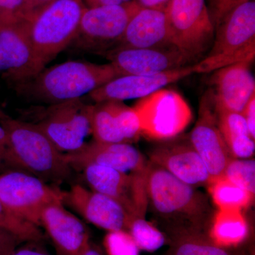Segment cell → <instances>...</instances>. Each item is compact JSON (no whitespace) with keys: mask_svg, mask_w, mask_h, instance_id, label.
Here are the masks:
<instances>
[{"mask_svg":"<svg viewBox=\"0 0 255 255\" xmlns=\"http://www.w3.org/2000/svg\"><path fill=\"white\" fill-rule=\"evenodd\" d=\"M148 207L177 236L201 233L214 214L205 194L150 162L146 174Z\"/></svg>","mask_w":255,"mask_h":255,"instance_id":"1","label":"cell"},{"mask_svg":"<svg viewBox=\"0 0 255 255\" xmlns=\"http://www.w3.org/2000/svg\"><path fill=\"white\" fill-rule=\"evenodd\" d=\"M120 76L122 75L110 63L70 60L44 68L34 78L15 87L23 97L55 105L80 100Z\"/></svg>","mask_w":255,"mask_h":255,"instance_id":"2","label":"cell"},{"mask_svg":"<svg viewBox=\"0 0 255 255\" xmlns=\"http://www.w3.org/2000/svg\"><path fill=\"white\" fill-rule=\"evenodd\" d=\"M0 124L7 134V166L40 178L60 182L71 173L60 152L36 124L11 118L0 112Z\"/></svg>","mask_w":255,"mask_h":255,"instance_id":"3","label":"cell"},{"mask_svg":"<svg viewBox=\"0 0 255 255\" xmlns=\"http://www.w3.org/2000/svg\"><path fill=\"white\" fill-rule=\"evenodd\" d=\"M255 58V1L250 0L233 9L216 28L211 50L194 65L196 73H211Z\"/></svg>","mask_w":255,"mask_h":255,"instance_id":"4","label":"cell"},{"mask_svg":"<svg viewBox=\"0 0 255 255\" xmlns=\"http://www.w3.org/2000/svg\"><path fill=\"white\" fill-rule=\"evenodd\" d=\"M85 7L84 0H55L26 22L28 38L45 66L73 43Z\"/></svg>","mask_w":255,"mask_h":255,"instance_id":"5","label":"cell"},{"mask_svg":"<svg viewBox=\"0 0 255 255\" xmlns=\"http://www.w3.org/2000/svg\"><path fill=\"white\" fill-rule=\"evenodd\" d=\"M165 13L172 44L193 64L204 59L215 36L206 0H170Z\"/></svg>","mask_w":255,"mask_h":255,"instance_id":"6","label":"cell"},{"mask_svg":"<svg viewBox=\"0 0 255 255\" xmlns=\"http://www.w3.org/2000/svg\"><path fill=\"white\" fill-rule=\"evenodd\" d=\"M140 122V135L164 141L182 133L193 119L187 101L177 92L162 88L132 106Z\"/></svg>","mask_w":255,"mask_h":255,"instance_id":"7","label":"cell"},{"mask_svg":"<svg viewBox=\"0 0 255 255\" xmlns=\"http://www.w3.org/2000/svg\"><path fill=\"white\" fill-rule=\"evenodd\" d=\"M64 191L48 185L36 176L19 170L0 174V201L18 219L41 226L43 210L63 203Z\"/></svg>","mask_w":255,"mask_h":255,"instance_id":"8","label":"cell"},{"mask_svg":"<svg viewBox=\"0 0 255 255\" xmlns=\"http://www.w3.org/2000/svg\"><path fill=\"white\" fill-rule=\"evenodd\" d=\"M140 9L134 1L120 5L86 6L73 43L85 50L107 53L118 45L129 21Z\"/></svg>","mask_w":255,"mask_h":255,"instance_id":"9","label":"cell"},{"mask_svg":"<svg viewBox=\"0 0 255 255\" xmlns=\"http://www.w3.org/2000/svg\"><path fill=\"white\" fill-rule=\"evenodd\" d=\"M93 105L75 100L50 105L35 124L61 152H75L86 143L92 134Z\"/></svg>","mask_w":255,"mask_h":255,"instance_id":"10","label":"cell"},{"mask_svg":"<svg viewBox=\"0 0 255 255\" xmlns=\"http://www.w3.org/2000/svg\"><path fill=\"white\" fill-rule=\"evenodd\" d=\"M80 170L92 190L117 201L132 217L145 218L148 209L147 172L128 174L95 164H87Z\"/></svg>","mask_w":255,"mask_h":255,"instance_id":"11","label":"cell"},{"mask_svg":"<svg viewBox=\"0 0 255 255\" xmlns=\"http://www.w3.org/2000/svg\"><path fill=\"white\" fill-rule=\"evenodd\" d=\"M26 22L0 25V75L15 86L34 78L46 67L33 49Z\"/></svg>","mask_w":255,"mask_h":255,"instance_id":"12","label":"cell"},{"mask_svg":"<svg viewBox=\"0 0 255 255\" xmlns=\"http://www.w3.org/2000/svg\"><path fill=\"white\" fill-rule=\"evenodd\" d=\"M189 138L213 180L223 177L233 157L220 131L209 90L201 98L197 121Z\"/></svg>","mask_w":255,"mask_h":255,"instance_id":"13","label":"cell"},{"mask_svg":"<svg viewBox=\"0 0 255 255\" xmlns=\"http://www.w3.org/2000/svg\"><path fill=\"white\" fill-rule=\"evenodd\" d=\"M177 137L156 145L149 161L191 187L209 185L212 178L189 137Z\"/></svg>","mask_w":255,"mask_h":255,"instance_id":"14","label":"cell"},{"mask_svg":"<svg viewBox=\"0 0 255 255\" xmlns=\"http://www.w3.org/2000/svg\"><path fill=\"white\" fill-rule=\"evenodd\" d=\"M122 75H155L193 65L175 46L115 48L105 53Z\"/></svg>","mask_w":255,"mask_h":255,"instance_id":"15","label":"cell"},{"mask_svg":"<svg viewBox=\"0 0 255 255\" xmlns=\"http://www.w3.org/2000/svg\"><path fill=\"white\" fill-rule=\"evenodd\" d=\"M71 168L81 169L87 164L107 166L128 174L146 173L149 165L140 151L129 143L86 142L75 152L65 154Z\"/></svg>","mask_w":255,"mask_h":255,"instance_id":"16","label":"cell"},{"mask_svg":"<svg viewBox=\"0 0 255 255\" xmlns=\"http://www.w3.org/2000/svg\"><path fill=\"white\" fill-rule=\"evenodd\" d=\"M66 203L88 222L110 231H128L134 217L117 201L93 190L76 184L64 191Z\"/></svg>","mask_w":255,"mask_h":255,"instance_id":"17","label":"cell"},{"mask_svg":"<svg viewBox=\"0 0 255 255\" xmlns=\"http://www.w3.org/2000/svg\"><path fill=\"white\" fill-rule=\"evenodd\" d=\"M193 74H197L194 64L155 75H122L107 82L89 96L96 103L141 99Z\"/></svg>","mask_w":255,"mask_h":255,"instance_id":"18","label":"cell"},{"mask_svg":"<svg viewBox=\"0 0 255 255\" xmlns=\"http://www.w3.org/2000/svg\"><path fill=\"white\" fill-rule=\"evenodd\" d=\"M253 62H239L211 73L209 92L215 105L241 114L255 95V80L251 71Z\"/></svg>","mask_w":255,"mask_h":255,"instance_id":"19","label":"cell"},{"mask_svg":"<svg viewBox=\"0 0 255 255\" xmlns=\"http://www.w3.org/2000/svg\"><path fill=\"white\" fill-rule=\"evenodd\" d=\"M41 226L51 238L60 255H80L90 245L85 225L64 208L63 202L53 203L43 210Z\"/></svg>","mask_w":255,"mask_h":255,"instance_id":"20","label":"cell"},{"mask_svg":"<svg viewBox=\"0 0 255 255\" xmlns=\"http://www.w3.org/2000/svg\"><path fill=\"white\" fill-rule=\"evenodd\" d=\"M170 46L173 45L169 38L165 10L140 8L129 21L123 36L113 49Z\"/></svg>","mask_w":255,"mask_h":255,"instance_id":"21","label":"cell"},{"mask_svg":"<svg viewBox=\"0 0 255 255\" xmlns=\"http://www.w3.org/2000/svg\"><path fill=\"white\" fill-rule=\"evenodd\" d=\"M213 105L220 131L231 156L236 159L252 158L255 154V140L250 134L244 117L241 113L225 110L214 102Z\"/></svg>","mask_w":255,"mask_h":255,"instance_id":"22","label":"cell"},{"mask_svg":"<svg viewBox=\"0 0 255 255\" xmlns=\"http://www.w3.org/2000/svg\"><path fill=\"white\" fill-rule=\"evenodd\" d=\"M210 227L213 243L219 247L236 246L248 233V223L241 210L218 209Z\"/></svg>","mask_w":255,"mask_h":255,"instance_id":"23","label":"cell"},{"mask_svg":"<svg viewBox=\"0 0 255 255\" xmlns=\"http://www.w3.org/2000/svg\"><path fill=\"white\" fill-rule=\"evenodd\" d=\"M210 195L218 209L241 210L253 204L255 195L230 182L223 176L207 186Z\"/></svg>","mask_w":255,"mask_h":255,"instance_id":"24","label":"cell"},{"mask_svg":"<svg viewBox=\"0 0 255 255\" xmlns=\"http://www.w3.org/2000/svg\"><path fill=\"white\" fill-rule=\"evenodd\" d=\"M91 126L94 140L105 143H127L119 130L112 101L93 105Z\"/></svg>","mask_w":255,"mask_h":255,"instance_id":"25","label":"cell"},{"mask_svg":"<svg viewBox=\"0 0 255 255\" xmlns=\"http://www.w3.org/2000/svg\"><path fill=\"white\" fill-rule=\"evenodd\" d=\"M177 237L172 250L173 255H230L201 233L179 235Z\"/></svg>","mask_w":255,"mask_h":255,"instance_id":"26","label":"cell"},{"mask_svg":"<svg viewBox=\"0 0 255 255\" xmlns=\"http://www.w3.org/2000/svg\"><path fill=\"white\" fill-rule=\"evenodd\" d=\"M127 231L130 233L139 250L155 251L163 246L165 243L164 235L146 221L145 218H134Z\"/></svg>","mask_w":255,"mask_h":255,"instance_id":"27","label":"cell"},{"mask_svg":"<svg viewBox=\"0 0 255 255\" xmlns=\"http://www.w3.org/2000/svg\"><path fill=\"white\" fill-rule=\"evenodd\" d=\"M224 176L238 187L255 194V161L254 159H236L230 160Z\"/></svg>","mask_w":255,"mask_h":255,"instance_id":"28","label":"cell"},{"mask_svg":"<svg viewBox=\"0 0 255 255\" xmlns=\"http://www.w3.org/2000/svg\"><path fill=\"white\" fill-rule=\"evenodd\" d=\"M0 228L12 233L23 242H37L43 239L38 226L16 217L0 201Z\"/></svg>","mask_w":255,"mask_h":255,"instance_id":"29","label":"cell"},{"mask_svg":"<svg viewBox=\"0 0 255 255\" xmlns=\"http://www.w3.org/2000/svg\"><path fill=\"white\" fill-rule=\"evenodd\" d=\"M113 102L114 114L119 130L127 143L135 141L140 136V122L132 107H128L123 102Z\"/></svg>","mask_w":255,"mask_h":255,"instance_id":"30","label":"cell"},{"mask_svg":"<svg viewBox=\"0 0 255 255\" xmlns=\"http://www.w3.org/2000/svg\"><path fill=\"white\" fill-rule=\"evenodd\" d=\"M109 255H139V248L130 233L124 230L110 231L105 238Z\"/></svg>","mask_w":255,"mask_h":255,"instance_id":"31","label":"cell"},{"mask_svg":"<svg viewBox=\"0 0 255 255\" xmlns=\"http://www.w3.org/2000/svg\"><path fill=\"white\" fill-rule=\"evenodd\" d=\"M26 21L23 0H0V25Z\"/></svg>","mask_w":255,"mask_h":255,"instance_id":"32","label":"cell"},{"mask_svg":"<svg viewBox=\"0 0 255 255\" xmlns=\"http://www.w3.org/2000/svg\"><path fill=\"white\" fill-rule=\"evenodd\" d=\"M215 29L233 9L250 0H206Z\"/></svg>","mask_w":255,"mask_h":255,"instance_id":"33","label":"cell"},{"mask_svg":"<svg viewBox=\"0 0 255 255\" xmlns=\"http://www.w3.org/2000/svg\"><path fill=\"white\" fill-rule=\"evenodd\" d=\"M22 241L12 233L0 228V255H9Z\"/></svg>","mask_w":255,"mask_h":255,"instance_id":"34","label":"cell"},{"mask_svg":"<svg viewBox=\"0 0 255 255\" xmlns=\"http://www.w3.org/2000/svg\"><path fill=\"white\" fill-rule=\"evenodd\" d=\"M55 1V0H23L26 21H31Z\"/></svg>","mask_w":255,"mask_h":255,"instance_id":"35","label":"cell"},{"mask_svg":"<svg viewBox=\"0 0 255 255\" xmlns=\"http://www.w3.org/2000/svg\"><path fill=\"white\" fill-rule=\"evenodd\" d=\"M241 114L246 120L251 137L255 140V95L248 101Z\"/></svg>","mask_w":255,"mask_h":255,"instance_id":"36","label":"cell"},{"mask_svg":"<svg viewBox=\"0 0 255 255\" xmlns=\"http://www.w3.org/2000/svg\"><path fill=\"white\" fill-rule=\"evenodd\" d=\"M8 153H9V145L6 130L3 126L0 124V168L7 166Z\"/></svg>","mask_w":255,"mask_h":255,"instance_id":"37","label":"cell"},{"mask_svg":"<svg viewBox=\"0 0 255 255\" xmlns=\"http://www.w3.org/2000/svg\"><path fill=\"white\" fill-rule=\"evenodd\" d=\"M140 8L166 9L170 0H134Z\"/></svg>","mask_w":255,"mask_h":255,"instance_id":"38","label":"cell"},{"mask_svg":"<svg viewBox=\"0 0 255 255\" xmlns=\"http://www.w3.org/2000/svg\"><path fill=\"white\" fill-rule=\"evenodd\" d=\"M134 0H84L87 6H102V5H120L131 2Z\"/></svg>","mask_w":255,"mask_h":255,"instance_id":"39","label":"cell"},{"mask_svg":"<svg viewBox=\"0 0 255 255\" xmlns=\"http://www.w3.org/2000/svg\"><path fill=\"white\" fill-rule=\"evenodd\" d=\"M9 255H48L42 252L34 251L31 249H22L19 251H15Z\"/></svg>","mask_w":255,"mask_h":255,"instance_id":"40","label":"cell"},{"mask_svg":"<svg viewBox=\"0 0 255 255\" xmlns=\"http://www.w3.org/2000/svg\"><path fill=\"white\" fill-rule=\"evenodd\" d=\"M80 255H102L100 251L97 248L92 246L91 243H90L88 246L87 247L86 249Z\"/></svg>","mask_w":255,"mask_h":255,"instance_id":"41","label":"cell"}]
</instances>
